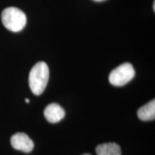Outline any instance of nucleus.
<instances>
[{
    "label": "nucleus",
    "mask_w": 155,
    "mask_h": 155,
    "mask_svg": "<svg viewBox=\"0 0 155 155\" xmlns=\"http://www.w3.org/2000/svg\"><path fill=\"white\" fill-rule=\"evenodd\" d=\"M97 155H121L120 147L116 143H104L96 148Z\"/></svg>",
    "instance_id": "obj_7"
},
{
    "label": "nucleus",
    "mask_w": 155,
    "mask_h": 155,
    "mask_svg": "<svg viewBox=\"0 0 155 155\" xmlns=\"http://www.w3.org/2000/svg\"><path fill=\"white\" fill-rule=\"evenodd\" d=\"M11 144L14 149L22 152L29 153L34 148V143L26 134L18 132L11 138Z\"/></svg>",
    "instance_id": "obj_4"
},
{
    "label": "nucleus",
    "mask_w": 155,
    "mask_h": 155,
    "mask_svg": "<svg viewBox=\"0 0 155 155\" xmlns=\"http://www.w3.org/2000/svg\"><path fill=\"white\" fill-rule=\"evenodd\" d=\"M135 75V71L131 63H125L116 68L110 73L108 80L114 86H123L131 81Z\"/></svg>",
    "instance_id": "obj_3"
},
{
    "label": "nucleus",
    "mask_w": 155,
    "mask_h": 155,
    "mask_svg": "<svg viewBox=\"0 0 155 155\" xmlns=\"http://www.w3.org/2000/svg\"><path fill=\"white\" fill-rule=\"evenodd\" d=\"M139 119L142 121H152L155 118V101L152 100L141 107L137 111Z\"/></svg>",
    "instance_id": "obj_6"
},
{
    "label": "nucleus",
    "mask_w": 155,
    "mask_h": 155,
    "mask_svg": "<svg viewBox=\"0 0 155 155\" xmlns=\"http://www.w3.org/2000/svg\"><path fill=\"white\" fill-rule=\"evenodd\" d=\"M44 115L48 122L55 124L61 121L65 117V111L59 104L53 103V104H49L45 108L44 111Z\"/></svg>",
    "instance_id": "obj_5"
},
{
    "label": "nucleus",
    "mask_w": 155,
    "mask_h": 155,
    "mask_svg": "<svg viewBox=\"0 0 155 155\" xmlns=\"http://www.w3.org/2000/svg\"><path fill=\"white\" fill-rule=\"evenodd\" d=\"M49 80V68L45 62H38L31 69L29 75L30 88L36 96L42 94Z\"/></svg>",
    "instance_id": "obj_1"
},
{
    "label": "nucleus",
    "mask_w": 155,
    "mask_h": 155,
    "mask_svg": "<svg viewBox=\"0 0 155 155\" xmlns=\"http://www.w3.org/2000/svg\"><path fill=\"white\" fill-rule=\"evenodd\" d=\"M25 101H26L28 104V103H30V100H29L28 98H26V99H25Z\"/></svg>",
    "instance_id": "obj_8"
},
{
    "label": "nucleus",
    "mask_w": 155,
    "mask_h": 155,
    "mask_svg": "<svg viewBox=\"0 0 155 155\" xmlns=\"http://www.w3.org/2000/svg\"><path fill=\"white\" fill-rule=\"evenodd\" d=\"M2 22L7 30L18 32L26 25L27 17L21 9L17 7H8L2 12Z\"/></svg>",
    "instance_id": "obj_2"
},
{
    "label": "nucleus",
    "mask_w": 155,
    "mask_h": 155,
    "mask_svg": "<svg viewBox=\"0 0 155 155\" xmlns=\"http://www.w3.org/2000/svg\"><path fill=\"white\" fill-rule=\"evenodd\" d=\"M82 155H91V154H82Z\"/></svg>",
    "instance_id": "obj_10"
},
{
    "label": "nucleus",
    "mask_w": 155,
    "mask_h": 155,
    "mask_svg": "<svg viewBox=\"0 0 155 155\" xmlns=\"http://www.w3.org/2000/svg\"><path fill=\"white\" fill-rule=\"evenodd\" d=\"M96 2H101V1H104V0H94Z\"/></svg>",
    "instance_id": "obj_9"
}]
</instances>
